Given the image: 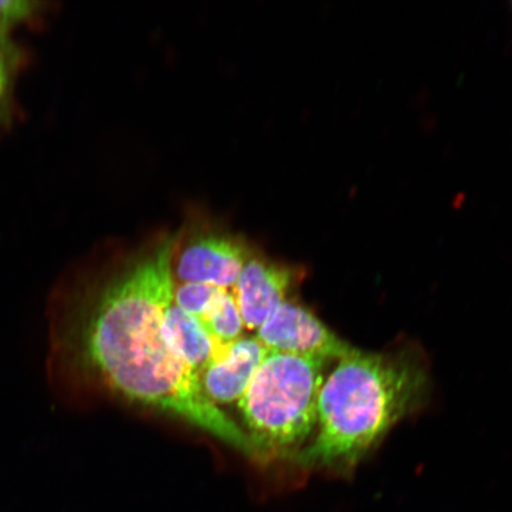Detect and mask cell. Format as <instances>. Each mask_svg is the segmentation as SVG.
Listing matches in <instances>:
<instances>
[{"label":"cell","mask_w":512,"mask_h":512,"mask_svg":"<svg viewBox=\"0 0 512 512\" xmlns=\"http://www.w3.org/2000/svg\"><path fill=\"white\" fill-rule=\"evenodd\" d=\"M175 232L115 248L64 277L46 305L47 381L64 406L125 400L185 422L255 458L246 432L211 402L166 343Z\"/></svg>","instance_id":"6da1fadb"},{"label":"cell","mask_w":512,"mask_h":512,"mask_svg":"<svg viewBox=\"0 0 512 512\" xmlns=\"http://www.w3.org/2000/svg\"><path fill=\"white\" fill-rule=\"evenodd\" d=\"M430 390L425 363L409 350L352 349L320 388L317 433L296 462L303 469L349 475Z\"/></svg>","instance_id":"7a4b0ae2"},{"label":"cell","mask_w":512,"mask_h":512,"mask_svg":"<svg viewBox=\"0 0 512 512\" xmlns=\"http://www.w3.org/2000/svg\"><path fill=\"white\" fill-rule=\"evenodd\" d=\"M326 363L268 352L239 401L256 459L302 451L317 426Z\"/></svg>","instance_id":"3957f363"},{"label":"cell","mask_w":512,"mask_h":512,"mask_svg":"<svg viewBox=\"0 0 512 512\" xmlns=\"http://www.w3.org/2000/svg\"><path fill=\"white\" fill-rule=\"evenodd\" d=\"M256 249L208 210L191 208L175 230L171 268L179 284L235 286Z\"/></svg>","instance_id":"277c9868"},{"label":"cell","mask_w":512,"mask_h":512,"mask_svg":"<svg viewBox=\"0 0 512 512\" xmlns=\"http://www.w3.org/2000/svg\"><path fill=\"white\" fill-rule=\"evenodd\" d=\"M256 339L270 352L329 362L354 349L306 307L286 302L256 330Z\"/></svg>","instance_id":"5b68a950"},{"label":"cell","mask_w":512,"mask_h":512,"mask_svg":"<svg viewBox=\"0 0 512 512\" xmlns=\"http://www.w3.org/2000/svg\"><path fill=\"white\" fill-rule=\"evenodd\" d=\"M298 277L296 268L255 251L235 284V300L245 328L256 331L265 324L286 302V294Z\"/></svg>","instance_id":"8992f818"},{"label":"cell","mask_w":512,"mask_h":512,"mask_svg":"<svg viewBox=\"0 0 512 512\" xmlns=\"http://www.w3.org/2000/svg\"><path fill=\"white\" fill-rule=\"evenodd\" d=\"M268 352L256 337L222 344L197 375L209 400L216 406L239 402Z\"/></svg>","instance_id":"52a82bcc"},{"label":"cell","mask_w":512,"mask_h":512,"mask_svg":"<svg viewBox=\"0 0 512 512\" xmlns=\"http://www.w3.org/2000/svg\"><path fill=\"white\" fill-rule=\"evenodd\" d=\"M163 332L170 349L196 375L207 366L220 345L209 336L197 318L174 302L165 312Z\"/></svg>","instance_id":"ba28073f"},{"label":"cell","mask_w":512,"mask_h":512,"mask_svg":"<svg viewBox=\"0 0 512 512\" xmlns=\"http://www.w3.org/2000/svg\"><path fill=\"white\" fill-rule=\"evenodd\" d=\"M204 330H206L214 341L220 344H229L241 338L243 320L238 304L233 296L226 291V288L217 293L203 316L198 318Z\"/></svg>","instance_id":"9c48e42d"},{"label":"cell","mask_w":512,"mask_h":512,"mask_svg":"<svg viewBox=\"0 0 512 512\" xmlns=\"http://www.w3.org/2000/svg\"><path fill=\"white\" fill-rule=\"evenodd\" d=\"M221 290L220 287L208 285L178 284V286H175L174 303L181 307L183 311L198 319L207 311L209 305Z\"/></svg>","instance_id":"30bf717a"},{"label":"cell","mask_w":512,"mask_h":512,"mask_svg":"<svg viewBox=\"0 0 512 512\" xmlns=\"http://www.w3.org/2000/svg\"><path fill=\"white\" fill-rule=\"evenodd\" d=\"M37 8L38 3L28 0H0V28L6 30L25 21L35 14Z\"/></svg>","instance_id":"8fae6325"},{"label":"cell","mask_w":512,"mask_h":512,"mask_svg":"<svg viewBox=\"0 0 512 512\" xmlns=\"http://www.w3.org/2000/svg\"><path fill=\"white\" fill-rule=\"evenodd\" d=\"M8 69L5 67V63L2 59V56H0V99L3 98L6 88H8Z\"/></svg>","instance_id":"7c38bea8"},{"label":"cell","mask_w":512,"mask_h":512,"mask_svg":"<svg viewBox=\"0 0 512 512\" xmlns=\"http://www.w3.org/2000/svg\"><path fill=\"white\" fill-rule=\"evenodd\" d=\"M5 44V30L0 28V48L4 47Z\"/></svg>","instance_id":"4fadbf2b"}]
</instances>
